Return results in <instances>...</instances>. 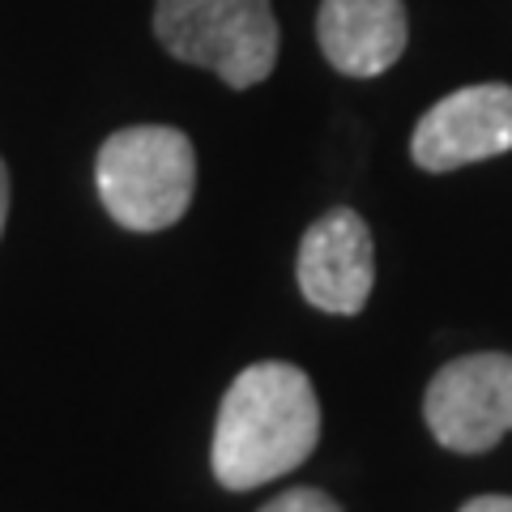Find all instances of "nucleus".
I'll return each mask as SVG.
<instances>
[{"label": "nucleus", "mask_w": 512, "mask_h": 512, "mask_svg": "<svg viewBox=\"0 0 512 512\" xmlns=\"http://www.w3.org/2000/svg\"><path fill=\"white\" fill-rule=\"evenodd\" d=\"M504 150H512V86L500 82L444 94L410 137V158L423 171H457Z\"/></svg>", "instance_id": "39448f33"}, {"label": "nucleus", "mask_w": 512, "mask_h": 512, "mask_svg": "<svg viewBox=\"0 0 512 512\" xmlns=\"http://www.w3.org/2000/svg\"><path fill=\"white\" fill-rule=\"evenodd\" d=\"M320 440V402L303 367L252 363L222 393L210 466L227 491H252L299 470Z\"/></svg>", "instance_id": "f257e3e1"}, {"label": "nucleus", "mask_w": 512, "mask_h": 512, "mask_svg": "<svg viewBox=\"0 0 512 512\" xmlns=\"http://www.w3.org/2000/svg\"><path fill=\"white\" fill-rule=\"evenodd\" d=\"M423 419L453 453H487L512 431V355H461L427 384Z\"/></svg>", "instance_id": "20e7f679"}, {"label": "nucleus", "mask_w": 512, "mask_h": 512, "mask_svg": "<svg viewBox=\"0 0 512 512\" xmlns=\"http://www.w3.org/2000/svg\"><path fill=\"white\" fill-rule=\"evenodd\" d=\"M5 222H9V167L0 158V235H5Z\"/></svg>", "instance_id": "9d476101"}, {"label": "nucleus", "mask_w": 512, "mask_h": 512, "mask_svg": "<svg viewBox=\"0 0 512 512\" xmlns=\"http://www.w3.org/2000/svg\"><path fill=\"white\" fill-rule=\"evenodd\" d=\"M261 512H342L338 500L325 491H316V487H291V491H282L274 495Z\"/></svg>", "instance_id": "6e6552de"}, {"label": "nucleus", "mask_w": 512, "mask_h": 512, "mask_svg": "<svg viewBox=\"0 0 512 512\" xmlns=\"http://www.w3.org/2000/svg\"><path fill=\"white\" fill-rule=\"evenodd\" d=\"M410 26L402 0H320L316 43L346 77H380L406 52Z\"/></svg>", "instance_id": "0eeeda50"}, {"label": "nucleus", "mask_w": 512, "mask_h": 512, "mask_svg": "<svg viewBox=\"0 0 512 512\" xmlns=\"http://www.w3.org/2000/svg\"><path fill=\"white\" fill-rule=\"evenodd\" d=\"M94 188L111 222L124 231H167L188 214L197 192V150L171 124L120 128L99 146Z\"/></svg>", "instance_id": "f03ea898"}, {"label": "nucleus", "mask_w": 512, "mask_h": 512, "mask_svg": "<svg viewBox=\"0 0 512 512\" xmlns=\"http://www.w3.org/2000/svg\"><path fill=\"white\" fill-rule=\"evenodd\" d=\"M154 39L175 60L218 73L231 90L261 86L282 43L269 0H158Z\"/></svg>", "instance_id": "7ed1b4c3"}, {"label": "nucleus", "mask_w": 512, "mask_h": 512, "mask_svg": "<svg viewBox=\"0 0 512 512\" xmlns=\"http://www.w3.org/2000/svg\"><path fill=\"white\" fill-rule=\"evenodd\" d=\"M295 278L312 308L329 316L363 312V303L376 286V248L367 222L346 205L316 218L299 239Z\"/></svg>", "instance_id": "423d86ee"}, {"label": "nucleus", "mask_w": 512, "mask_h": 512, "mask_svg": "<svg viewBox=\"0 0 512 512\" xmlns=\"http://www.w3.org/2000/svg\"><path fill=\"white\" fill-rule=\"evenodd\" d=\"M461 512H512V495H474Z\"/></svg>", "instance_id": "1a4fd4ad"}]
</instances>
